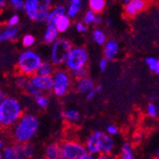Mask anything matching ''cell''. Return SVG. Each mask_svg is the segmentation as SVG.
<instances>
[{
	"label": "cell",
	"instance_id": "obj_1",
	"mask_svg": "<svg viewBox=\"0 0 159 159\" xmlns=\"http://www.w3.org/2000/svg\"><path fill=\"white\" fill-rule=\"evenodd\" d=\"M39 129V119L32 112H24L20 119L11 129L16 144H25L33 140Z\"/></svg>",
	"mask_w": 159,
	"mask_h": 159
},
{
	"label": "cell",
	"instance_id": "obj_2",
	"mask_svg": "<svg viewBox=\"0 0 159 159\" xmlns=\"http://www.w3.org/2000/svg\"><path fill=\"white\" fill-rule=\"evenodd\" d=\"M0 113L3 128L11 129L24 113L23 105L17 98L6 95L0 101Z\"/></svg>",
	"mask_w": 159,
	"mask_h": 159
},
{
	"label": "cell",
	"instance_id": "obj_3",
	"mask_svg": "<svg viewBox=\"0 0 159 159\" xmlns=\"http://www.w3.org/2000/svg\"><path fill=\"white\" fill-rule=\"evenodd\" d=\"M41 55L34 50H25L23 51L17 58L16 69L18 74L28 78L35 75L39 65L42 62Z\"/></svg>",
	"mask_w": 159,
	"mask_h": 159
},
{
	"label": "cell",
	"instance_id": "obj_4",
	"mask_svg": "<svg viewBox=\"0 0 159 159\" xmlns=\"http://www.w3.org/2000/svg\"><path fill=\"white\" fill-rule=\"evenodd\" d=\"M52 92L57 97L65 96L73 88L74 79L70 73L65 69H55L52 75Z\"/></svg>",
	"mask_w": 159,
	"mask_h": 159
},
{
	"label": "cell",
	"instance_id": "obj_5",
	"mask_svg": "<svg viewBox=\"0 0 159 159\" xmlns=\"http://www.w3.org/2000/svg\"><path fill=\"white\" fill-rule=\"evenodd\" d=\"M51 46L50 62L54 67L64 65L71 49L74 47L71 42L66 38H58Z\"/></svg>",
	"mask_w": 159,
	"mask_h": 159
},
{
	"label": "cell",
	"instance_id": "obj_6",
	"mask_svg": "<svg viewBox=\"0 0 159 159\" xmlns=\"http://www.w3.org/2000/svg\"><path fill=\"white\" fill-rule=\"evenodd\" d=\"M88 61H89V52L86 48L81 46L73 47L64 64L66 67L65 70L71 74L81 68L87 67Z\"/></svg>",
	"mask_w": 159,
	"mask_h": 159
},
{
	"label": "cell",
	"instance_id": "obj_7",
	"mask_svg": "<svg viewBox=\"0 0 159 159\" xmlns=\"http://www.w3.org/2000/svg\"><path fill=\"white\" fill-rule=\"evenodd\" d=\"M60 153L65 159H82L87 153L84 143L75 140L67 139L60 144Z\"/></svg>",
	"mask_w": 159,
	"mask_h": 159
},
{
	"label": "cell",
	"instance_id": "obj_8",
	"mask_svg": "<svg viewBox=\"0 0 159 159\" xmlns=\"http://www.w3.org/2000/svg\"><path fill=\"white\" fill-rule=\"evenodd\" d=\"M104 135L105 133L102 131H94L87 137L86 142L84 143L87 152L94 156L101 154L103 147Z\"/></svg>",
	"mask_w": 159,
	"mask_h": 159
},
{
	"label": "cell",
	"instance_id": "obj_9",
	"mask_svg": "<svg viewBox=\"0 0 159 159\" xmlns=\"http://www.w3.org/2000/svg\"><path fill=\"white\" fill-rule=\"evenodd\" d=\"M148 7L145 0H129V2L124 6V12L127 17H134Z\"/></svg>",
	"mask_w": 159,
	"mask_h": 159
},
{
	"label": "cell",
	"instance_id": "obj_10",
	"mask_svg": "<svg viewBox=\"0 0 159 159\" xmlns=\"http://www.w3.org/2000/svg\"><path fill=\"white\" fill-rule=\"evenodd\" d=\"M94 87H95V82L93 81V79H92L89 76H87L83 79L75 80L73 84L74 90L75 91V93L79 94H87L91 91H93L94 89Z\"/></svg>",
	"mask_w": 159,
	"mask_h": 159
},
{
	"label": "cell",
	"instance_id": "obj_11",
	"mask_svg": "<svg viewBox=\"0 0 159 159\" xmlns=\"http://www.w3.org/2000/svg\"><path fill=\"white\" fill-rule=\"evenodd\" d=\"M29 81L33 83L34 86L44 93H50L52 90V76H40L37 75H33L32 77L29 78Z\"/></svg>",
	"mask_w": 159,
	"mask_h": 159
},
{
	"label": "cell",
	"instance_id": "obj_12",
	"mask_svg": "<svg viewBox=\"0 0 159 159\" xmlns=\"http://www.w3.org/2000/svg\"><path fill=\"white\" fill-rule=\"evenodd\" d=\"M103 46H104V50H103L104 58L108 62L116 58V56L119 52V44L117 43V41H115L113 39H109L106 41V43Z\"/></svg>",
	"mask_w": 159,
	"mask_h": 159
},
{
	"label": "cell",
	"instance_id": "obj_13",
	"mask_svg": "<svg viewBox=\"0 0 159 159\" xmlns=\"http://www.w3.org/2000/svg\"><path fill=\"white\" fill-rule=\"evenodd\" d=\"M40 1L39 0H26L24 1V11L29 19L35 20L39 11Z\"/></svg>",
	"mask_w": 159,
	"mask_h": 159
},
{
	"label": "cell",
	"instance_id": "obj_14",
	"mask_svg": "<svg viewBox=\"0 0 159 159\" xmlns=\"http://www.w3.org/2000/svg\"><path fill=\"white\" fill-rule=\"evenodd\" d=\"M83 8V1L82 0H70L66 7V16L71 20L76 18Z\"/></svg>",
	"mask_w": 159,
	"mask_h": 159
},
{
	"label": "cell",
	"instance_id": "obj_15",
	"mask_svg": "<svg viewBox=\"0 0 159 159\" xmlns=\"http://www.w3.org/2000/svg\"><path fill=\"white\" fill-rule=\"evenodd\" d=\"M58 36H59V34L55 29L54 25L52 23H47L46 30H45L44 35H43V41L45 42V44L52 45L53 43L59 38Z\"/></svg>",
	"mask_w": 159,
	"mask_h": 159
},
{
	"label": "cell",
	"instance_id": "obj_16",
	"mask_svg": "<svg viewBox=\"0 0 159 159\" xmlns=\"http://www.w3.org/2000/svg\"><path fill=\"white\" fill-rule=\"evenodd\" d=\"M61 116L62 118L67 121L68 123L70 124H76L81 120V113L78 110L76 109H66L61 112Z\"/></svg>",
	"mask_w": 159,
	"mask_h": 159
},
{
	"label": "cell",
	"instance_id": "obj_17",
	"mask_svg": "<svg viewBox=\"0 0 159 159\" xmlns=\"http://www.w3.org/2000/svg\"><path fill=\"white\" fill-rule=\"evenodd\" d=\"M18 34H19V29L17 27L16 28L4 27L3 29L0 30V43L16 39Z\"/></svg>",
	"mask_w": 159,
	"mask_h": 159
},
{
	"label": "cell",
	"instance_id": "obj_18",
	"mask_svg": "<svg viewBox=\"0 0 159 159\" xmlns=\"http://www.w3.org/2000/svg\"><path fill=\"white\" fill-rule=\"evenodd\" d=\"M66 16V7L65 5L62 4H58L52 6L50 11H49V17H48V22L47 23H52L53 24L54 21L59 18L60 16Z\"/></svg>",
	"mask_w": 159,
	"mask_h": 159
},
{
	"label": "cell",
	"instance_id": "obj_19",
	"mask_svg": "<svg viewBox=\"0 0 159 159\" xmlns=\"http://www.w3.org/2000/svg\"><path fill=\"white\" fill-rule=\"evenodd\" d=\"M45 159H56L61 156L60 153V145L59 143H51L46 147L44 151Z\"/></svg>",
	"mask_w": 159,
	"mask_h": 159
},
{
	"label": "cell",
	"instance_id": "obj_20",
	"mask_svg": "<svg viewBox=\"0 0 159 159\" xmlns=\"http://www.w3.org/2000/svg\"><path fill=\"white\" fill-rule=\"evenodd\" d=\"M55 70V67L50 61H42L39 65L35 75L40 76H52L53 71Z\"/></svg>",
	"mask_w": 159,
	"mask_h": 159
},
{
	"label": "cell",
	"instance_id": "obj_21",
	"mask_svg": "<svg viewBox=\"0 0 159 159\" xmlns=\"http://www.w3.org/2000/svg\"><path fill=\"white\" fill-rule=\"evenodd\" d=\"M53 25L57 30V32H58V34H63V33H66L70 28L71 20L67 16H60L59 18H57L54 21Z\"/></svg>",
	"mask_w": 159,
	"mask_h": 159
},
{
	"label": "cell",
	"instance_id": "obj_22",
	"mask_svg": "<svg viewBox=\"0 0 159 159\" xmlns=\"http://www.w3.org/2000/svg\"><path fill=\"white\" fill-rule=\"evenodd\" d=\"M92 37H93V40L94 41L95 44H97L99 46L104 45L105 43H106V41L108 40L106 33L101 28H99V27H96V28H94L93 30Z\"/></svg>",
	"mask_w": 159,
	"mask_h": 159
},
{
	"label": "cell",
	"instance_id": "obj_23",
	"mask_svg": "<svg viewBox=\"0 0 159 159\" xmlns=\"http://www.w3.org/2000/svg\"><path fill=\"white\" fill-rule=\"evenodd\" d=\"M115 148V142L113 137L108 135L105 133L104 135V141H103V147H102V154H106V155H111L112 153V152L114 151Z\"/></svg>",
	"mask_w": 159,
	"mask_h": 159
},
{
	"label": "cell",
	"instance_id": "obj_24",
	"mask_svg": "<svg viewBox=\"0 0 159 159\" xmlns=\"http://www.w3.org/2000/svg\"><path fill=\"white\" fill-rule=\"evenodd\" d=\"M119 159H135L134 148L131 143L126 142L122 145L120 149Z\"/></svg>",
	"mask_w": 159,
	"mask_h": 159
},
{
	"label": "cell",
	"instance_id": "obj_25",
	"mask_svg": "<svg viewBox=\"0 0 159 159\" xmlns=\"http://www.w3.org/2000/svg\"><path fill=\"white\" fill-rule=\"evenodd\" d=\"M106 1L105 0H89L88 1V7L89 10L93 11L96 14H99L102 12L106 8Z\"/></svg>",
	"mask_w": 159,
	"mask_h": 159
},
{
	"label": "cell",
	"instance_id": "obj_26",
	"mask_svg": "<svg viewBox=\"0 0 159 159\" xmlns=\"http://www.w3.org/2000/svg\"><path fill=\"white\" fill-rule=\"evenodd\" d=\"M145 62L147 66L149 67V70L153 73L154 75H159V60L154 56H148L145 59Z\"/></svg>",
	"mask_w": 159,
	"mask_h": 159
},
{
	"label": "cell",
	"instance_id": "obj_27",
	"mask_svg": "<svg viewBox=\"0 0 159 159\" xmlns=\"http://www.w3.org/2000/svg\"><path fill=\"white\" fill-rule=\"evenodd\" d=\"M97 16L98 14L94 13L93 11L88 10L86 11L84 16H83V18H82V22L86 25V26H94L95 25V21H96V18H97Z\"/></svg>",
	"mask_w": 159,
	"mask_h": 159
},
{
	"label": "cell",
	"instance_id": "obj_28",
	"mask_svg": "<svg viewBox=\"0 0 159 159\" xmlns=\"http://www.w3.org/2000/svg\"><path fill=\"white\" fill-rule=\"evenodd\" d=\"M22 148H23V152H24L26 159H33L34 157L36 150H35V146L33 143L29 142V143L22 144Z\"/></svg>",
	"mask_w": 159,
	"mask_h": 159
},
{
	"label": "cell",
	"instance_id": "obj_29",
	"mask_svg": "<svg viewBox=\"0 0 159 159\" xmlns=\"http://www.w3.org/2000/svg\"><path fill=\"white\" fill-rule=\"evenodd\" d=\"M34 102L36 106L40 109H47L50 105V98L48 95L42 93L36 97H34Z\"/></svg>",
	"mask_w": 159,
	"mask_h": 159
},
{
	"label": "cell",
	"instance_id": "obj_30",
	"mask_svg": "<svg viewBox=\"0 0 159 159\" xmlns=\"http://www.w3.org/2000/svg\"><path fill=\"white\" fill-rule=\"evenodd\" d=\"M2 159H18L16 151L13 145L7 146L2 151Z\"/></svg>",
	"mask_w": 159,
	"mask_h": 159
},
{
	"label": "cell",
	"instance_id": "obj_31",
	"mask_svg": "<svg viewBox=\"0 0 159 159\" xmlns=\"http://www.w3.org/2000/svg\"><path fill=\"white\" fill-rule=\"evenodd\" d=\"M24 91L27 93L28 95H30V96H32V97H34V98L43 93L37 88L36 86H34V85L33 83H31L30 81H29V83H28V85H27V87L25 88Z\"/></svg>",
	"mask_w": 159,
	"mask_h": 159
},
{
	"label": "cell",
	"instance_id": "obj_32",
	"mask_svg": "<svg viewBox=\"0 0 159 159\" xmlns=\"http://www.w3.org/2000/svg\"><path fill=\"white\" fill-rule=\"evenodd\" d=\"M49 11L48 9L39 7V11L36 16V18L34 21L38 23H47L48 22V17H49Z\"/></svg>",
	"mask_w": 159,
	"mask_h": 159
},
{
	"label": "cell",
	"instance_id": "obj_33",
	"mask_svg": "<svg viewBox=\"0 0 159 159\" xmlns=\"http://www.w3.org/2000/svg\"><path fill=\"white\" fill-rule=\"evenodd\" d=\"M21 43H22V46L26 49V50H29L31 47H33L35 43V37L33 35V34H25L22 39H21Z\"/></svg>",
	"mask_w": 159,
	"mask_h": 159
},
{
	"label": "cell",
	"instance_id": "obj_34",
	"mask_svg": "<svg viewBox=\"0 0 159 159\" xmlns=\"http://www.w3.org/2000/svg\"><path fill=\"white\" fill-rule=\"evenodd\" d=\"M28 83H29V78L22 75L18 74L14 77V84H16L17 86V88H19L20 90H25Z\"/></svg>",
	"mask_w": 159,
	"mask_h": 159
},
{
	"label": "cell",
	"instance_id": "obj_35",
	"mask_svg": "<svg viewBox=\"0 0 159 159\" xmlns=\"http://www.w3.org/2000/svg\"><path fill=\"white\" fill-rule=\"evenodd\" d=\"M88 74H89V70L87 67H84V68H81L74 73H71V76H73V79L74 81L75 80H79V79H83L85 77L88 76Z\"/></svg>",
	"mask_w": 159,
	"mask_h": 159
},
{
	"label": "cell",
	"instance_id": "obj_36",
	"mask_svg": "<svg viewBox=\"0 0 159 159\" xmlns=\"http://www.w3.org/2000/svg\"><path fill=\"white\" fill-rule=\"evenodd\" d=\"M146 112L151 118H156L158 115V108L155 103L150 102L146 107Z\"/></svg>",
	"mask_w": 159,
	"mask_h": 159
},
{
	"label": "cell",
	"instance_id": "obj_37",
	"mask_svg": "<svg viewBox=\"0 0 159 159\" xmlns=\"http://www.w3.org/2000/svg\"><path fill=\"white\" fill-rule=\"evenodd\" d=\"M20 22V16L18 13H13L8 18L6 21V27H11V28H16Z\"/></svg>",
	"mask_w": 159,
	"mask_h": 159
},
{
	"label": "cell",
	"instance_id": "obj_38",
	"mask_svg": "<svg viewBox=\"0 0 159 159\" xmlns=\"http://www.w3.org/2000/svg\"><path fill=\"white\" fill-rule=\"evenodd\" d=\"M9 4L16 11H24V0H11Z\"/></svg>",
	"mask_w": 159,
	"mask_h": 159
},
{
	"label": "cell",
	"instance_id": "obj_39",
	"mask_svg": "<svg viewBox=\"0 0 159 159\" xmlns=\"http://www.w3.org/2000/svg\"><path fill=\"white\" fill-rule=\"evenodd\" d=\"M75 31L79 34H86L89 31V27L86 26L82 21H76L75 23Z\"/></svg>",
	"mask_w": 159,
	"mask_h": 159
},
{
	"label": "cell",
	"instance_id": "obj_40",
	"mask_svg": "<svg viewBox=\"0 0 159 159\" xmlns=\"http://www.w3.org/2000/svg\"><path fill=\"white\" fill-rule=\"evenodd\" d=\"M101 90H102V85H95L94 89H93V91H91L90 93H88L86 94L87 99H89V100L93 99V98L96 96V94H97L98 93H100V92H101Z\"/></svg>",
	"mask_w": 159,
	"mask_h": 159
},
{
	"label": "cell",
	"instance_id": "obj_41",
	"mask_svg": "<svg viewBox=\"0 0 159 159\" xmlns=\"http://www.w3.org/2000/svg\"><path fill=\"white\" fill-rule=\"evenodd\" d=\"M106 134L110 136H114V135H117L118 134V128L115 126V125H108L106 128Z\"/></svg>",
	"mask_w": 159,
	"mask_h": 159
},
{
	"label": "cell",
	"instance_id": "obj_42",
	"mask_svg": "<svg viewBox=\"0 0 159 159\" xmlns=\"http://www.w3.org/2000/svg\"><path fill=\"white\" fill-rule=\"evenodd\" d=\"M14 149L16 151L18 159H26L24 152H23V148H22V144H14Z\"/></svg>",
	"mask_w": 159,
	"mask_h": 159
},
{
	"label": "cell",
	"instance_id": "obj_43",
	"mask_svg": "<svg viewBox=\"0 0 159 159\" xmlns=\"http://www.w3.org/2000/svg\"><path fill=\"white\" fill-rule=\"evenodd\" d=\"M52 6H53V2L52 0H42V1H40V7L42 8L50 10Z\"/></svg>",
	"mask_w": 159,
	"mask_h": 159
},
{
	"label": "cell",
	"instance_id": "obj_44",
	"mask_svg": "<svg viewBox=\"0 0 159 159\" xmlns=\"http://www.w3.org/2000/svg\"><path fill=\"white\" fill-rule=\"evenodd\" d=\"M98 66H99V69L100 70H107V67H108V61L105 59V58H102L99 60V63H98Z\"/></svg>",
	"mask_w": 159,
	"mask_h": 159
},
{
	"label": "cell",
	"instance_id": "obj_45",
	"mask_svg": "<svg viewBox=\"0 0 159 159\" xmlns=\"http://www.w3.org/2000/svg\"><path fill=\"white\" fill-rule=\"evenodd\" d=\"M95 159H112L111 155H106V154H98L95 156Z\"/></svg>",
	"mask_w": 159,
	"mask_h": 159
},
{
	"label": "cell",
	"instance_id": "obj_46",
	"mask_svg": "<svg viewBox=\"0 0 159 159\" xmlns=\"http://www.w3.org/2000/svg\"><path fill=\"white\" fill-rule=\"evenodd\" d=\"M7 4H8V1H6V0H0V12L6 8Z\"/></svg>",
	"mask_w": 159,
	"mask_h": 159
},
{
	"label": "cell",
	"instance_id": "obj_47",
	"mask_svg": "<svg viewBox=\"0 0 159 159\" xmlns=\"http://www.w3.org/2000/svg\"><path fill=\"white\" fill-rule=\"evenodd\" d=\"M103 23V18H102V16H100L99 14L97 16V18H96V21H95V25L94 26H99V25H101Z\"/></svg>",
	"mask_w": 159,
	"mask_h": 159
},
{
	"label": "cell",
	"instance_id": "obj_48",
	"mask_svg": "<svg viewBox=\"0 0 159 159\" xmlns=\"http://www.w3.org/2000/svg\"><path fill=\"white\" fill-rule=\"evenodd\" d=\"M5 147H6V146H5V141H4L3 139L0 138V152H2L3 149H4Z\"/></svg>",
	"mask_w": 159,
	"mask_h": 159
},
{
	"label": "cell",
	"instance_id": "obj_49",
	"mask_svg": "<svg viewBox=\"0 0 159 159\" xmlns=\"http://www.w3.org/2000/svg\"><path fill=\"white\" fill-rule=\"evenodd\" d=\"M82 159H95V156L93 154H90V153H87Z\"/></svg>",
	"mask_w": 159,
	"mask_h": 159
},
{
	"label": "cell",
	"instance_id": "obj_50",
	"mask_svg": "<svg viewBox=\"0 0 159 159\" xmlns=\"http://www.w3.org/2000/svg\"><path fill=\"white\" fill-rule=\"evenodd\" d=\"M6 97V93L1 90V88H0V101L1 100H3L4 98Z\"/></svg>",
	"mask_w": 159,
	"mask_h": 159
},
{
	"label": "cell",
	"instance_id": "obj_51",
	"mask_svg": "<svg viewBox=\"0 0 159 159\" xmlns=\"http://www.w3.org/2000/svg\"><path fill=\"white\" fill-rule=\"evenodd\" d=\"M106 24H107L108 26H112V25H113L112 19H111V18H107V19H106Z\"/></svg>",
	"mask_w": 159,
	"mask_h": 159
},
{
	"label": "cell",
	"instance_id": "obj_52",
	"mask_svg": "<svg viewBox=\"0 0 159 159\" xmlns=\"http://www.w3.org/2000/svg\"><path fill=\"white\" fill-rule=\"evenodd\" d=\"M3 128V125H2V119H1V113H0V129Z\"/></svg>",
	"mask_w": 159,
	"mask_h": 159
},
{
	"label": "cell",
	"instance_id": "obj_53",
	"mask_svg": "<svg viewBox=\"0 0 159 159\" xmlns=\"http://www.w3.org/2000/svg\"><path fill=\"white\" fill-rule=\"evenodd\" d=\"M129 2V0H124V1H123L122 3H123V5H124V6H126Z\"/></svg>",
	"mask_w": 159,
	"mask_h": 159
},
{
	"label": "cell",
	"instance_id": "obj_54",
	"mask_svg": "<svg viewBox=\"0 0 159 159\" xmlns=\"http://www.w3.org/2000/svg\"><path fill=\"white\" fill-rule=\"evenodd\" d=\"M0 159H2V152H0Z\"/></svg>",
	"mask_w": 159,
	"mask_h": 159
},
{
	"label": "cell",
	"instance_id": "obj_55",
	"mask_svg": "<svg viewBox=\"0 0 159 159\" xmlns=\"http://www.w3.org/2000/svg\"><path fill=\"white\" fill-rule=\"evenodd\" d=\"M56 159H65V158H63L62 156H59L58 158H56Z\"/></svg>",
	"mask_w": 159,
	"mask_h": 159
}]
</instances>
